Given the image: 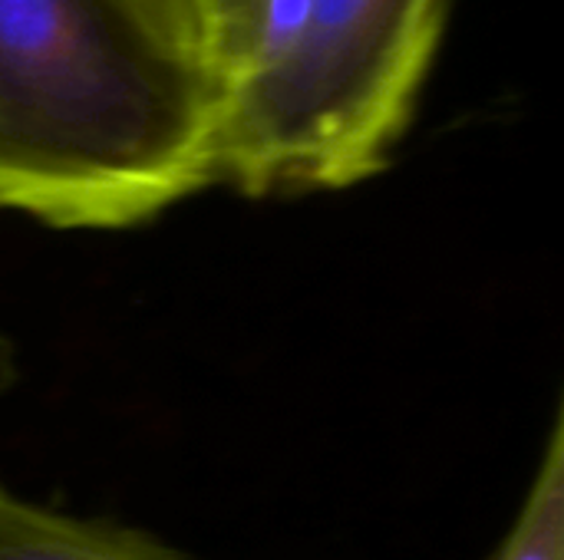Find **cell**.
I'll return each instance as SVG.
<instances>
[{
    "label": "cell",
    "instance_id": "1",
    "mask_svg": "<svg viewBox=\"0 0 564 560\" xmlns=\"http://www.w3.org/2000/svg\"><path fill=\"white\" fill-rule=\"evenodd\" d=\"M215 129L175 0H0V211L152 221L215 185Z\"/></svg>",
    "mask_w": 564,
    "mask_h": 560
},
{
    "label": "cell",
    "instance_id": "2",
    "mask_svg": "<svg viewBox=\"0 0 564 560\" xmlns=\"http://www.w3.org/2000/svg\"><path fill=\"white\" fill-rule=\"evenodd\" d=\"M215 92V185L340 191L380 175L449 0H175Z\"/></svg>",
    "mask_w": 564,
    "mask_h": 560
},
{
    "label": "cell",
    "instance_id": "3",
    "mask_svg": "<svg viewBox=\"0 0 564 560\" xmlns=\"http://www.w3.org/2000/svg\"><path fill=\"white\" fill-rule=\"evenodd\" d=\"M0 560H198L145 531L73 518L0 485Z\"/></svg>",
    "mask_w": 564,
    "mask_h": 560
},
{
    "label": "cell",
    "instance_id": "4",
    "mask_svg": "<svg viewBox=\"0 0 564 560\" xmlns=\"http://www.w3.org/2000/svg\"><path fill=\"white\" fill-rule=\"evenodd\" d=\"M496 560H564V413L558 406L542 462Z\"/></svg>",
    "mask_w": 564,
    "mask_h": 560
},
{
    "label": "cell",
    "instance_id": "5",
    "mask_svg": "<svg viewBox=\"0 0 564 560\" xmlns=\"http://www.w3.org/2000/svg\"><path fill=\"white\" fill-rule=\"evenodd\" d=\"M0 373H3V366H0Z\"/></svg>",
    "mask_w": 564,
    "mask_h": 560
}]
</instances>
